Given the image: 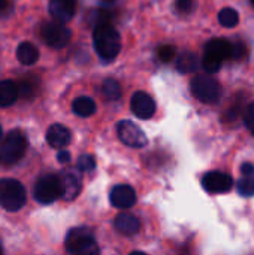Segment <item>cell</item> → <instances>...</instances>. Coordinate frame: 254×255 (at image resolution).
<instances>
[{
	"label": "cell",
	"instance_id": "cell-1",
	"mask_svg": "<svg viewBox=\"0 0 254 255\" xmlns=\"http://www.w3.org/2000/svg\"><path fill=\"white\" fill-rule=\"evenodd\" d=\"M93 45L100 58L111 61L121 49V37L111 24H100L94 27Z\"/></svg>",
	"mask_w": 254,
	"mask_h": 255
},
{
	"label": "cell",
	"instance_id": "cell-2",
	"mask_svg": "<svg viewBox=\"0 0 254 255\" xmlns=\"http://www.w3.org/2000/svg\"><path fill=\"white\" fill-rule=\"evenodd\" d=\"M27 137L21 130L9 131L0 145V163L3 166H12L18 163L27 151Z\"/></svg>",
	"mask_w": 254,
	"mask_h": 255
},
{
	"label": "cell",
	"instance_id": "cell-3",
	"mask_svg": "<svg viewBox=\"0 0 254 255\" xmlns=\"http://www.w3.org/2000/svg\"><path fill=\"white\" fill-rule=\"evenodd\" d=\"M27 202L25 188L16 179H0V205L9 212L19 211Z\"/></svg>",
	"mask_w": 254,
	"mask_h": 255
},
{
	"label": "cell",
	"instance_id": "cell-4",
	"mask_svg": "<svg viewBox=\"0 0 254 255\" xmlns=\"http://www.w3.org/2000/svg\"><path fill=\"white\" fill-rule=\"evenodd\" d=\"M66 250L69 255H99V247L87 229H73L67 233Z\"/></svg>",
	"mask_w": 254,
	"mask_h": 255
},
{
	"label": "cell",
	"instance_id": "cell-5",
	"mask_svg": "<svg viewBox=\"0 0 254 255\" xmlns=\"http://www.w3.org/2000/svg\"><path fill=\"white\" fill-rule=\"evenodd\" d=\"M190 88H192L193 96L199 102L208 103V105L217 103L222 96L220 84L208 75H199V76L193 78Z\"/></svg>",
	"mask_w": 254,
	"mask_h": 255
},
{
	"label": "cell",
	"instance_id": "cell-6",
	"mask_svg": "<svg viewBox=\"0 0 254 255\" xmlns=\"http://www.w3.org/2000/svg\"><path fill=\"white\" fill-rule=\"evenodd\" d=\"M33 196L42 205L54 203L58 197H61L60 178L55 176V175H45V176H42L34 184Z\"/></svg>",
	"mask_w": 254,
	"mask_h": 255
},
{
	"label": "cell",
	"instance_id": "cell-7",
	"mask_svg": "<svg viewBox=\"0 0 254 255\" xmlns=\"http://www.w3.org/2000/svg\"><path fill=\"white\" fill-rule=\"evenodd\" d=\"M70 30L60 22H45L40 27V37L42 40L55 49L64 48L70 42Z\"/></svg>",
	"mask_w": 254,
	"mask_h": 255
},
{
	"label": "cell",
	"instance_id": "cell-8",
	"mask_svg": "<svg viewBox=\"0 0 254 255\" xmlns=\"http://www.w3.org/2000/svg\"><path fill=\"white\" fill-rule=\"evenodd\" d=\"M117 131H118V137L120 140L132 148H144L148 143V139L145 136V133L142 131V128L139 126H136L135 123L124 120L120 121L117 126Z\"/></svg>",
	"mask_w": 254,
	"mask_h": 255
},
{
	"label": "cell",
	"instance_id": "cell-9",
	"mask_svg": "<svg viewBox=\"0 0 254 255\" xmlns=\"http://www.w3.org/2000/svg\"><path fill=\"white\" fill-rule=\"evenodd\" d=\"M202 187L205 188V191L211 194H223L232 190L234 179L228 173L214 170V172H208L202 178Z\"/></svg>",
	"mask_w": 254,
	"mask_h": 255
},
{
	"label": "cell",
	"instance_id": "cell-10",
	"mask_svg": "<svg viewBox=\"0 0 254 255\" xmlns=\"http://www.w3.org/2000/svg\"><path fill=\"white\" fill-rule=\"evenodd\" d=\"M130 108H132V112L138 118L150 120L156 112V102L153 100V97L150 94H147L144 91H138L132 96Z\"/></svg>",
	"mask_w": 254,
	"mask_h": 255
},
{
	"label": "cell",
	"instance_id": "cell-11",
	"mask_svg": "<svg viewBox=\"0 0 254 255\" xmlns=\"http://www.w3.org/2000/svg\"><path fill=\"white\" fill-rule=\"evenodd\" d=\"M48 9L55 22L66 24L73 18L76 12V1L75 0H51Z\"/></svg>",
	"mask_w": 254,
	"mask_h": 255
},
{
	"label": "cell",
	"instance_id": "cell-12",
	"mask_svg": "<svg viewBox=\"0 0 254 255\" xmlns=\"http://www.w3.org/2000/svg\"><path fill=\"white\" fill-rule=\"evenodd\" d=\"M109 200H111L114 208L129 209V208H132L136 203V193H135V190L130 185L120 184V185H115L111 190Z\"/></svg>",
	"mask_w": 254,
	"mask_h": 255
},
{
	"label": "cell",
	"instance_id": "cell-13",
	"mask_svg": "<svg viewBox=\"0 0 254 255\" xmlns=\"http://www.w3.org/2000/svg\"><path fill=\"white\" fill-rule=\"evenodd\" d=\"M220 63L229 60L232 57V43L226 39H211L205 45V54Z\"/></svg>",
	"mask_w": 254,
	"mask_h": 255
},
{
	"label": "cell",
	"instance_id": "cell-14",
	"mask_svg": "<svg viewBox=\"0 0 254 255\" xmlns=\"http://www.w3.org/2000/svg\"><path fill=\"white\" fill-rule=\"evenodd\" d=\"M61 185V197L67 202L75 200L81 191V179L73 172H66L60 176Z\"/></svg>",
	"mask_w": 254,
	"mask_h": 255
},
{
	"label": "cell",
	"instance_id": "cell-15",
	"mask_svg": "<svg viewBox=\"0 0 254 255\" xmlns=\"http://www.w3.org/2000/svg\"><path fill=\"white\" fill-rule=\"evenodd\" d=\"M72 134L67 127L63 124H52L46 131V142L52 148H64L70 143Z\"/></svg>",
	"mask_w": 254,
	"mask_h": 255
},
{
	"label": "cell",
	"instance_id": "cell-16",
	"mask_svg": "<svg viewBox=\"0 0 254 255\" xmlns=\"http://www.w3.org/2000/svg\"><path fill=\"white\" fill-rule=\"evenodd\" d=\"M114 227L117 232H120L121 235H126V236H132V235H136L141 229V223L139 220L132 215V214H120L117 215L115 221H114Z\"/></svg>",
	"mask_w": 254,
	"mask_h": 255
},
{
	"label": "cell",
	"instance_id": "cell-17",
	"mask_svg": "<svg viewBox=\"0 0 254 255\" xmlns=\"http://www.w3.org/2000/svg\"><path fill=\"white\" fill-rule=\"evenodd\" d=\"M18 87L13 81L4 79L0 81V108L12 106L18 99Z\"/></svg>",
	"mask_w": 254,
	"mask_h": 255
},
{
	"label": "cell",
	"instance_id": "cell-18",
	"mask_svg": "<svg viewBox=\"0 0 254 255\" xmlns=\"http://www.w3.org/2000/svg\"><path fill=\"white\" fill-rule=\"evenodd\" d=\"M16 58L19 60L21 64L31 66L39 60V51L37 48L30 43V42H22L16 48Z\"/></svg>",
	"mask_w": 254,
	"mask_h": 255
},
{
	"label": "cell",
	"instance_id": "cell-19",
	"mask_svg": "<svg viewBox=\"0 0 254 255\" xmlns=\"http://www.w3.org/2000/svg\"><path fill=\"white\" fill-rule=\"evenodd\" d=\"M72 111L78 115V117H91L94 112H96V103L93 99L90 97H76L72 103Z\"/></svg>",
	"mask_w": 254,
	"mask_h": 255
},
{
	"label": "cell",
	"instance_id": "cell-20",
	"mask_svg": "<svg viewBox=\"0 0 254 255\" xmlns=\"http://www.w3.org/2000/svg\"><path fill=\"white\" fill-rule=\"evenodd\" d=\"M199 67V58L193 52H183L177 58V69L181 73H193Z\"/></svg>",
	"mask_w": 254,
	"mask_h": 255
},
{
	"label": "cell",
	"instance_id": "cell-21",
	"mask_svg": "<svg viewBox=\"0 0 254 255\" xmlns=\"http://www.w3.org/2000/svg\"><path fill=\"white\" fill-rule=\"evenodd\" d=\"M102 93L106 100L115 102L121 97V87L115 79L109 78V79H105V82L102 85Z\"/></svg>",
	"mask_w": 254,
	"mask_h": 255
},
{
	"label": "cell",
	"instance_id": "cell-22",
	"mask_svg": "<svg viewBox=\"0 0 254 255\" xmlns=\"http://www.w3.org/2000/svg\"><path fill=\"white\" fill-rule=\"evenodd\" d=\"M219 21H220V24H222L223 27L232 28V27H235V25L238 24L240 15H238V12H237L235 9H232V7H225V9H222L220 13H219Z\"/></svg>",
	"mask_w": 254,
	"mask_h": 255
},
{
	"label": "cell",
	"instance_id": "cell-23",
	"mask_svg": "<svg viewBox=\"0 0 254 255\" xmlns=\"http://www.w3.org/2000/svg\"><path fill=\"white\" fill-rule=\"evenodd\" d=\"M237 190L241 196L244 197H252L254 196V178L252 176H244L241 181H238L237 184Z\"/></svg>",
	"mask_w": 254,
	"mask_h": 255
},
{
	"label": "cell",
	"instance_id": "cell-24",
	"mask_svg": "<svg viewBox=\"0 0 254 255\" xmlns=\"http://www.w3.org/2000/svg\"><path fill=\"white\" fill-rule=\"evenodd\" d=\"M88 22L94 24V27L100 24H109V13L102 9H93L88 15Z\"/></svg>",
	"mask_w": 254,
	"mask_h": 255
},
{
	"label": "cell",
	"instance_id": "cell-25",
	"mask_svg": "<svg viewBox=\"0 0 254 255\" xmlns=\"http://www.w3.org/2000/svg\"><path fill=\"white\" fill-rule=\"evenodd\" d=\"M175 54H177V49L172 45H163L157 51V57L163 63H169L171 60H174L175 58Z\"/></svg>",
	"mask_w": 254,
	"mask_h": 255
},
{
	"label": "cell",
	"instance_id": "cell-26",
	"mask_svg": "<svg viewBox=\"0 0 254 255\" xmlns=\"http://www.w3.org/2000/svg\"><path fill=\"white\" fill-rule=\"evenodd\" d=\"M76 166H78V169H79L81 172H91V170H94V167H96V160H94L93 155L85 154V155H81V157L78 158Z\"/></svg>",
	"mask_w": 254,
	"mask_h": 255
},
{
	"label": "cell",
	"instance_id": "cell-27",
	"mask_svg": "<svg viewBox=\"0 0 254 255\" xmlns=\"http://www.w3.org/2000/svg\"><path fill=\"white\" fill-rule=\"evenodd\" d=\"M202 66H204V69H205L208 73H216V72H219V70H220L222 63H220V61H217V60H214V58H211V57H208V55H204Z\"/></svg>",
	"mask_w": 254,
	"mask_h": 255
},
{
	"label": "cell",
	"instance_id": "cell-28",
	"mask_svg": "<svg viewBox=\"0 0 254 255\" xmlns=\"http://www.w3.org/2000/svg\"><path fill=\"white\" fill-rule=\"evenodd\" d=\"M244 124L254 134V102L247 106V109L244 112Z\"/></svg>",
	"mask_w": 254,
	"mask_h": 255
},
{
	"label": "cell",
	"instance_id": "cell-29",
	"mask_svg": "<svg viewBox=\"0 0 254 255\" xmlns=\"http://www.w3.org/2000/svg\"><path fill=\"white\" fill-rule=\"evenodd\" d=\"M193 6H195V1L193 0H177L175 1V7L178 12L181 13H189L193 10Z\"/></svg>",
	"mask_w": 254,
	"mask_h": 255
},
{
	"label": "cell",
	"instance_id": "cell-30",
	"mask_svg": "<svg viewBox=\"0 0 254 255\" xmlns=\"http://www.w3.org/2000/svg\"><path fill=\"white\" fill-rule=\"evenodd\" d=\"M246 55V46L243 43H232V57L235 60H241Z\"/></svg>",
	"mask_w": 254,
	"mask_h": 255
},
{
	"label": "cell",
	"instance_id": "cell-31",
	"mask_svg": "<svg viewBox=\"0 0 254 255\" xmlns=\"http://www.w3.org/2000/svg\"><path fill=\"white\" fill-rule=\"evenodd\" d=\"M241 172H243V175L244 176H254V166L252 163H244L243 166H241Z\"/></svg>",
	"mask_w": 254,
	"mask_h": 255
},
{
	"label": "cell",
	"instance_id": "cell-32",
	"mask_svg": "<svg viewBox=\"0 0 254 255\" xmlns=\"http://www.w3.org/2000/svg\"><path fill=\"white\" fill-rule=\"evenodd\" d=\"M57 158H58V161H60V163H67V161L70 160V152H69V151H66V149H61V151L58 152Z\"/></svg>",
	"mask_w": 254,
	"mask_h": 255
},
{
	"label": "cell",
	"instance_id": "cell-33",
	"mask_svg": "<svg viewBox=\"0 0 254 255\" xmlns=\"http://www.w3.org/2000/svg\"><path fill=\"white\" fill-rule=\"evenodd\" d=\"M9 0H0V12H4L9 9Z\"/></svg>",
	"mask_w": 254,
	"mask_h": 255
},
{
	"label": "cell",
	"instance_id": "cell-34",
	"mask_svg": "<svg viewBox=\"0 0 254 255\" xmlns=\"http://www.w3.org/2000/svg\"><path fill=\"white\" fill-rule=\"evenodd\" d=\"M130 255H147L145 253H141V251H135V253H132Z\"/></svg>",
	"mask_w": 254,
	"mask_h": 255
},
{
	"label": "cell",
	"instance_id": "cell-35",
	"mask_svg": "<svg viewBox=\"0 0 254 255\" xmlns=\"http://www.w3.org/2000/svg\"><path fill=\"white\" fill-rule=\"evenodd\" d=\"M103 1H108V3H112V1H115V0H103Z\"/></svg>",
	"mask_w": 254,
	"mask_h": 255
},
{
	"label": "cell",
	"instance_id": "cell-36",
	"mask_svg": "<svg viewBox=\"0 0 254 255\" xmlns=\"http://www.w3.org/2000/svg\"><path fill=\"white\" fill-rule=\"evenodd\" d=\"M0 255H3V250H1V247H0Z\"/></svg>",
	"mask_w": 254,
	"mask_h": 255
},
{
	"label": "cell",
	"instance_id": "cell-37",
	"mask_svg": "<svg viewBox=\"0 0 254 255\" xmlns=\"http://www.w3.org/2000/svg\"><path fill=\"white\" fill-rule=\"evenodd\" d=\"M0 142H1V128H0Z\"/></svg>",
	"mask_w": 254,
	"mask_h": 255
},
{
	"label": "cell",
	"instance_id": "cell-38",
	"mask_svg": "<svg viewBox=\"0 0 254 255\" xmlns=\"http://www.w3.org/2000/svg\"><path fill=\"white\" fill-rule=\"evenodd\" d=\"M252 3H253V4H254V0H252Z\"/></svg>",
	"mask_w": 254,
	"mask_h": 255
}]
</instances>
